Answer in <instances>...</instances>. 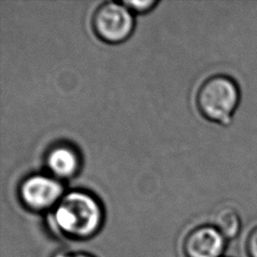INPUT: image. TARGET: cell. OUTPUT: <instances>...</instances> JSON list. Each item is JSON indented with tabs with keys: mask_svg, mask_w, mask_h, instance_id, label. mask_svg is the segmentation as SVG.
I'll return each mask as SVG.
<instances>
[{
	"mask_svg": "<svg viewBox=\"0 0 257 257\" xmlns=\"http://www.w3.org/2000/svg\"><path fill=\"white\" fill-rule=\"evenodd\" d=\"M53 222L57 232L73 241H84L95 236L103 222V211L98 201L85 192L65 194L56 204Z\"/></svg>",
	"mask_w": 257,
	"mask_h": 257,
	"instance_id": "cell-1",
	"label": "cell"
},
{
	"mask_svg": "<svg viewBox=\"0 0 257 257\" xmlns=\"http://www.w3.org/2000/svg\"><path fill=\"white\" fill-rule=\"evenodd\" d=\"M240 101V89L230 76L216 74L199 87L196 102L201 114L211 121L228 125Z\"/></svg>",
	"mask_w": 257,
	"mask_h": 257,
	"instance_id": "cell-2",
	"label": "cell"
},
{
	"mask_svg": "<svg viewBox=\"0 0 257 257\" xmlns=\"http://www.w3.org/2000/svg\"><path fill=\"white\" fill-rule=\"evenodd\" d=\"M92 28L99 39L108 43L125 40L134 29V17L122 3L107 1L99 5L92 16Z\"/></svg>",
	"mask_w": 257,
	"mask_h": 257,
	"instance_id": "cell-3",
	"label": "cell"
},
{
	"mask_svg": "<svg viewBox=\"0 0 257 257\" xmlns=\"http://www.w3.org/2000/svg\"><path fill=\"white\" fill-rule=\"evenodd\" d=\"M63 188L54 178L43 175H33L21 183L19 197L23 205L35 212L45 211L59 202Z\"/></svg>",
	"mask_w": 257,
	"mask_h": 257,
	"instance_id": "cell-4",
	"label": "cell"
},
{
	"mask_svg": "<svg viewBox=\"0 0 257 257\" xmlns=\"http://www.w3.org/2000/svg\"><path fill=\"white\" fill-rule=\"evenodd\" d=\"M227 247L228 240L211 224L193 228L182 243L185 257H223Z\"/></svg>",
	"mask_w": 257,
	"mask_h": 257,
	"instance_id": "cell-5",
	"label": "cell"
},
{
	"mask_svg": "<svg viewBox=\"0 0 257 257\" xmlns=\"http://www.w3.org/2000/svg\"><path fill=\"white\" fill-rule=\"evenodd\" d=\"M80 161L78 154L69 146H56L46 156L48 170L57 178L67 179L76 174Z\"/></svg>",
	"mask_w": 257,
	"mask_h": 257,
	"instance_id": "cell-6",
	"label": "cell"
},
{
	"mask_svg": "<svg viewBox=\"0 0 257 257\" xmlns=\"http://www.w3.org/2000/svg\"><path fill=\"white\" fill-rule=\"evenodd\" d=\"M213 225L227 240L233 241L241 234L243 219L239 209L233 206H225L216 210L211 217Z\"/></svg>",
	"mask_w": 257,
	"mask_h": 257,
	"instance_id": "cell-7",
	"label": "cell"
},
{
	"mask_svg": "<svg viewBox=\"0 0 257 257\" xmlns=\"http://www.w3.org/2000/svg\"><path fill=\"white\" fill-rule=\"evenodd\" d=\"M241 215L243 219L242 232L247 254L249 257H257V221L249 212L246 214L241 213Z\"/></svg>",
	"mask_w": 257,
	"mask_h": 257,
	"instance_id": "cell-8",
	"label": "cell"
},
{
	"mask_svg": "<svg viewBox=\"0 0 257 257\" xmlns=\"http://www.w3.org/2000/svg\"><path fill=\"white\" fill-rule=\"evenodd\" d=\"M123 5H125L130 10H135L138 12H145L149 9H151L152 6L156 5V1H123Z\"/></svg>",
	"mask_w": 257,
	"mask_h": 257,
	"instance_id": "cell-9",
	"label": "cell"
},
{
	"mask_svg": "<svg viewBox=\"0 0 257 257\" xmlns=\"http://www.w3.org/2000/svg\"><path fill=\"white\" fill-rule=\"evenodd\" d=\"M52 257H95L87 252L83 251H59Z\"/></svg>",
	"mask_w": 257,
	"mask_h": 257,
	"instance_id": "cell-10",
	"label": "cell"
},
{
	"mask_svg": "<svg viewBox=\"0 0 257 257\" xmlns=\"http://www.w3.org/2000/svg\"><path fill=\"white\" fill-rule=\"evenodd\" d=\"M223 257H227V256H223Z\"/></svg>",
	"mask_w": 257,
	"mask_h": 257,
	"instance_id": "cell-11",
	"label": "cell"
}]
</instances>
